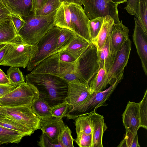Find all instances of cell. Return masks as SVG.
<instances>
[{"label": "cell", "instance_id": "6da1fadb", "mask_svg": "<svg viewBox=\"0 0 147 147\" xmlns=\"http://www.w3.org/2000/svg\"><path fill=\"white\" fill-rule=\"evenodd\" d=\"M26 82L35 87L39 97L44 99L51 107L66 100L68 83L55 75L30 72L25 76Z\"/></svg>", "mask_w": 147, "mask_h": 147}, {"label": "cell", "instance_id": "7a4b0ae2", "mask_svg": "<svg viewBox=\"0 0 147 147\" xmlns=\"http://www.w3.org/2000/svg\"><path fill=\"white\" fill-rule=\"evenodd\" d=\"M56 11L46 16L34 15L22 17L25 23L18 34L26 43L36 45L41 38L55 26Z\"/></svg>", "mask_w": 147, "mask_h": 147}, {"label": "cell", "instance_id": "3957f363", "mask_svg": "<svg viewBox=\"0 0 147 147\" xmlns=\"http://www.w3.org/2000/svg\"><path fill=\"white\" fill-rule=\"evenodd\" d=\"M76 62L69 63L61 61L58 52L45 58L36 66L31 72L54 75L63 79L68 83H81L76 73Z\"/></svg>", "mask_w": 147, "mask_h": 147}, {"label": "cell", "instance_id": "277c9868", "mask_svg": "<svg viewBox=\"0 0 147 147\" xmlns=\"http://www.w3.org/2000/svg\"><path fill=\"white\" fill-rule=\"evenodd\" d=\"M37 51L36 45L26 43L18 35L9 43L0 65L25 68Z\"/></svg>", "mask_w": 147, "mask_h": 147}, {"label": "cell", "instance_id": "5b68a950", "mask_svg": "<svg viewBox=\"0 0 147 147\" xmlns=\"http://www.w3.org/2000/svg\"><path fill=\"white\" fill-rule=\"evenodd\" d=\"M88 84L78 82L68 83V90L66 99L69 105L66 117L74 120L79 116L90 95Z\"/></svg>", "mask_w": 147, "mask_h": 147}, {"label": "cell", "instance_id": "8992f818", "mask_svg": "<svg viewBox=\"0 0 147 147\" xmlns=\"http://www.w3.org/2000/svg\"><path fill=\"white\" fill-rule=\"evenodd\" d=\"M39 95L35 87L25 82L0 98V107H10L31 105Z\"/></svg>", "mask_w": 147, "mask_h": 147}, {"label": "cell", "instance_id": "52a82bcc", "mask_svg": "<svg viewBox=\"0 0 147 147\" xmlns=\"http://www.w3.org/2000/svg\"><path fill=\"white\" fill-rule=\"evenodd\" d=\"M99 69L97 50L95 45H90L77 59L76 71L80 82L88 84Z\"/></svg>", "mask_w": 147, "mask_h": 147}, {"label": "cell", "instance_id": "ba28073f", "mask_svg": "<svg viewBox=\"0 0 147 147\" xmlns=\"http://www.w3.org/2000/svg\"><path fill=\"white\" fill-rule=\"evenodd\" d=\"M60 28L54 26L39 40L36 45L37 51L30 59L27 69L32 71L40 62L53 54L59 34Z\"/></svg>", "mask_w": 147, "mask_h": 147}, {"label": "cell", "instance_id": "9c48e42d", "mask_svg": "<svg viewBox=\"0 0 147 147\" xmlns=\"http://www.w3.org/2000/svg\"><path fill=\"white\" fill-rule=\"evenodd\" d=\"M89 20L107 15L111 16L115 24L120 21L119 17L117 4L111 0H81V6Z\"/></svg>", "mask_w": 147, "mask_h": 147}, {"label": "cell", "instance_id": "30bf717a", "mask_svg": "<svg viewBox=\"0 0 147 147\" xmlns=\"http://www.w3.org/2000/svg\"><path fill=\"white\" fill-rule=\"evenodd\" d=\"M0 110L11 119L34 132L39 129L40 119L33 111L31 105L4 107H0Z\"/></svg>", "mask_w": 147, "mask_h": 147}, {"label": "cell", "instance_id": "8fae6325", "mask_svg": "<svg viewBox=\"0 0 147 147\" xmlns=\"http://www.w3.org/2000/svg\"><path fill=\"white\" fill-rule=\"evenodd\" d=\"M68 4L75 34L91 43L88 27L89 19L83 8L78 4L68 3Z\"/></svg>", "mask_w": 147, "mask_h": 147}, {"label": "cell", "instance_id": "7c38bea8", "mask_svg": "<svg viewBox=\"0 0 147 147\" xmlns=\"http://www.w3.org/2000/svg\"><path fill=\"white\" fill-rule=\"evenodd\" d=\"M131 42L129 38L121 48L117 52L114 57L112 65L107 74L109 84L121 74L123 73L125 67L127 66L131 49Z\"/></svg>", "mask_w": 147, "mask_h": 147}, {"label": "cell", "instance_id": "4fadbf2b", "mask_svg": "<svg viewBox=\"0 0 147 147\" xmlns=\"http://www.w3.org/2000/svg\"><path fill=\"white\" fill-rule=\"evenodd\" d=\"M123 74L117 78L115 82L107 89L92 93L80 115L94 111L98 107L105 105L106 101L108 99L118 84L122 80Z\"/></svg>", "mask_w": 147, "mask_h": 147}, {"label": "cell", "instance_id": "5bb4252c", "mask_svg": "<svg viewBox=\"0 0 147 147\" xmlns=\"http://www.w3.org/2000/svg\"><path fill=\"white\" fill-rule=\"evenodd\" d=\"M138 103L129 101L122 114V121L126 133L137 134L140 127Z\"/></svg>", "mask_w": 147, "mask_h": 147}, {"label": "cell", "instance_id": "9a60e30c", "mask_svg": "<svg viewBox=\"0 0 147 147\" xmlns=\"http://www.w3.org/2000/svg\"><path fill=\"white\" fill-rule=\"evenodd\" d=\"M135 26L133 40L138 55L141 60L142 66L146 75H147V34L139 25L134 19Z\"/></svg>", "mask_w": 147, "mask_h": 147}, {"label": "cell", "instance_id": "2e32d148", "mask_svg": "<svg viewBox=\"0 0 147 147\" xmlns=\"http://www.w3.org/2000/svg\"><path fill=\"white\" fill-rule=\"evenodd\" d=\"M129 29L121 20L113 25L109 36L111 52L114 57L117 52L129 38Z\"/></svg>", "mask_w": 147, "mask_h": 147}, {"label": "cell", "instance_id": "e0dca14e", "mask_svg": "<svg viewBox=\"0 0 147 147\" xmlns=\"http://www.w3.org/2000/svg\"><path fill=\"white\" fill-rule=\"evenodd\" d=\"M65 125L62 118L52 116L45 119H40L39 129L53 142L60 144L58 139Z\"/></svg>", "mask_w": 147, "mask_h": 147}, {"label": "cell", "instance_id": "ac0fdd59", "mask_svg": "<svg viewBox=\"0 0 147 147\" xmlns=\"http://www.w3.org/2000/svg\"><path fill=\"white\" fill-rule=\"evenodd\" d=\"M90 117L92 135V147H103V134L107 129L104 117L94 111L88 113Z\"/></svg>", "mask_w": 147, "mask_h": 147}, {"label": "cell", "instance_id": "d6986e66", "mask_svg": "<svg viewBox=\"0 0 147 147\" xmlns=\"http://www.w3.org/2000/svg\"><path fill=\"white\" fill-rule=\"evenodd\" d=\"M54 25L61 28L69 29L74 33L68 3L62 2L61 5L57 10L55 16Z\"/></svg>", "mask_w": 147, "mask_h": 147}, {"label": "cell", "instance_id": "ffe728a7", "mask_svg": "<svg viewBox=\"0 0 147 147\" xmlns=\"http://www.w3.org/2000/svg\"><path fill=\"white\" fill-rule=\"evenodd\" d=\"M7 6L11 13L21 17L34 15L31 11L32 0H7Z\"/></svg>", "mask_w": 147, "mask_h": 147}, {"label": "cell", "instance_id": "44dd1931", "mask_svg": "<svg viewBox=\"0 0 147 147\" xmlns=\"http://www.w3.org/2000/svg\"><path fill=\"white\" fill-rule=\"evenodd\" d=\"M114 24V20L111 16L107 15L104 17L99 33L95 39L91 42L95 45L97 50H101L104 46Z\"/></svg>", "mask_w": 147, "mask_h": 147}, {"label": "cell", "instance_id": "7402d4cb", "mask_svg": "<svg viewBox=\"0 0 147 147\" xmlns=\"http://www.w3.org/2000/svg\"><path fill=\"white\" fill-rule=\"evenodd\" d=\"M108 84L109 83L107 73L104 67H103L99 69L88 84L90 90L92 93L104 90Z\"/></svg>", "mask_w": 147, "mask_h": 147}, {"label": "cell", "instance_id": "603a6c76", "mask_svg": "<svg viewBox=\"0 0 147 147\" xmlns=\"http://www.w3.org/2000/svg\"><path fill=\"white\" fill-rule=\"evenodd\" d=\"M97 55L99 69L104 67L108 74L113 63L114 57L110 50L109 36L102 48L100 50H97Z\"/></svg>", "mask_w": 147, "mask_h": 147}, {"label": "cell", "instance_id": "cb8c5ba5", "mask_svg": "<svg viewBox=\"0 0 147 147\" xmlns=\"http://www.w3.org/2000/svg\"><path fill=\"white\" fill-rule=\"evenodd\" d=\"M91 43L76 34L72 41L65 49L77 59Z\"/></svg>", "mask_w": 147, "mask_h": 147}, {"label": "cell", "instance_id": "d4e9b609", "mask_svg": "<svg viewBox=\"0 0 147 147\" xmlns=\"http://www.w3.org/2000/svg\"><path fill=\"white\" fill-rule=\"evenodd\" d=\"M25 136L23 133L0 126V145L18 144Z\"/></svg>", "mask_w": 147, "mask_h": 147}, {"label": "cell", "instance_id": "484cf974", "mask_svg": "<svg viewBox=\"0 0 147 147\" xmlns=\"http://www.w3.org/2000/svg\"><path fill=\"white\" fill-rule=\"evenodd\" d=\"M18 35L11 20L0 23V44L10 43Z\"/></svg>", "mask_w": 147, "mask_h": 147}, {"label": "cell", "instance_id": "4316f807", "mask_svg": "<svg viewBox=\"0 0 147 147\" xmlns=\"http://www.w3.org/2000/svg\"><path fill=\"white\" fill-rule=\"evenodd\" d=\"M134 16L139 25L147 34V0H138Z\"/></svg>", "mask_w": 147, "mask_h": 147}, {"label": "cell", "instance_id": "83f0119b", "mask_svg": "<svg viewBox=\"0 0 147 147\" xmlns=\"http://www.w3.org/2000/svg\"><path fill=\"white\" fill-rule=\"evenodd\" d=\"M76 35L69 29L60 28L56 47L53 54L66 49L74 39Z\"/></svg>", "mask_w": 147, "mask_h": 147}, {"label": "cell", "instance_id": "f1b7e54d", "mask_svg": "<svg viewBox=\"0 0 147 147\" xmlns=\"http://www.w3.org/2000/svg\"><path fill=\"white\" fill-rule=\"evenodd\" d=\"M33 111L41 119H44L52 116L51 107L43 99L39 97L31 105Z\"/></svg>", "mask_w": 147, "mask_h": 147}, {"label": "cell", "instance_id": "f546056e", "mask_svg": "<svg viewBox=\"0 0 147 147\" xmlns=\"http://www.w3.org/2000/svg\"><path fill=\"white\" fill-rule=\"evenodd\" d=\"M0 126L30 136L34 133L29 129L17 121L8 117L0 118Z\"/></svg>", "mask_w": 147, "mask_h": 147}, {"label": "cell", "instance_id": "4dcf8cb0", "mask_svg": "<svg viewBox=\"0 0 147 147\" xmlns=\"http://www.w3.org/2000/svg\"><path fill=\"white\" fill-rule=\"evenodd\" d=\"M74 120L77 134L81 131L88 134H92L91 121L88 113L81 115Z\"/></svg>", "mask_w": 147, "mask_h": 147}, {"label": "cell", "instance_id": "1f68e13d", "mask_svg": "<svg viewBox=\"0 0 147 147\" xmlns=\"http://www.w3.org/2000/svg\"><path fill=\"white\" fill-rule=\"evenodd\" d=\"M7 74L10 85L16 87L25 82L22 72L19 68L10 67L7 71Z\"/></svg>", "mask_w": 147, "mask_h": 147}, {"label": "cell", "instance_id": "d6a6232c", "mask_svg": "<svg viewBox=\"0 0 147 147\" xmlns=\"http://www.w3.org/2000/svg\"><path fill=\"white\" fill-rule=\"evenodd\" d=\"M61 3L60 0H47L43 6L35 11L34 15L46 16L51 14L56 11Z\"/></svg>", "mask_w": 147, "mask_h": 147}, {"label": "cell", "instance_id": "836d02e7", "mask_svg": "<svg viewBox=\"0 0 147 147\" xmlns=\"http://www.w3.org/2000/svg\"><path fill=\"white\" fill-rule=\"evenodd\" d=\"M104 17H101L89 20L88 27L91 42L97 37L103 24Z\"/></svg>", "mask_w": 147, "mask_h": 147}, {"label": "cell", "instance_id": "e575fe53", "mask_svg": "<svg viewBox=\"0 0 147 147\" xmlns=\"http://www.w3.org/2000/svg\"><path fill=\"white\" fill-rule=\"evenodd\" d=\"M71 131L67 125L64 127L58 139V142L63 147H73L75 139L71 135Z\"/></svg>", "mask_w": 147, "mask_h": 147}, {"label": "cell", "instance_id": "d590c367", "mask_svg": "<svg viewBox=\"0 0 147 147\" xmlns=\"http://www.w3.org/2000/svg\"><path fill=\"white\" fill-rule=\"evenodd\" d=\"M140 118V127L147 129V90L141 101L138 103Z\"/></svg>", "mask_w": 147, "mask_h": 147}, {"label": "cell", "instance_id": "8d00e7d4", "mask_svg": "<svg viewBox=\"0 0 147 147\" xmlns=\"http://www.w3.org/2000/svg\"><path fill=\"white\" fill-rule=\"evenodd\" d=\"M119 147H140L138 142L137 134L126 133L125 137L117 146Z\"/></svg>", "mask_w": 147, "mask_h": 147}, {"label": "cell", "instance_id": "74e56055", "mask_svg": "<svg viewBox=\"0 0 147 147\" xmlns=\"http://www.w3.org/2000/svg\"><path fill=\"white\" fill-rule=\"evenodd\" d=\"M77 134V137L74 141L79 147H92V134H88L81 131Z\"/></svg>", "mask_w": 147, "mask_h": 147}, {"label": "cell", "instance_id": "f35d334b", "mask_svg": "<svg viewBox=\"0 0 147 147\" xmlns=\"http://www.w3.org/2000/svg\"><path fill=\"white\" fill-rule=\"evenodd\" d=\"M69 107V104L66 101L51 107L52 116L62 119L66 117L68 111Z\"/></svg>", "mask_w": 147, "mask_h": 147}, {"label": "cell", "instance_id": "ab89813d", "mask_svg": "<svg viewBox=\"0 0 147 147\" xmlns=\"http://www.w3.org/2000/svg\"><path fill=\"white\" fill-rule=\"evenodd\" d=\"M37 145L41 147H63L60 144L55 143L45 134L42 132Z\"/></svg>", "mask_w": 147, "mask_h": 147}, {"label": "cell", "instance_id": "60d3db41", "mask_svg": "<svg viewBox=\"0 0 147 147\" xmlns=\"http://www.w3.org/2000/svg\"><path fill=\"white\" fill-rule=\"evenodd\" d=\"M11 12L2 0H0V23L11 20Z\"/></svg>", "mask_w": 147, "mask_h": 147}, {"label": "cell", "instance_id": "b9f144b4", "mask_svg": "<svg viewBox=\"0 0 147 147\" xmlns=\"http://www.w3.org/2000/svg\"><path fill=\"white\" fill-rule=\"evenodd\" d=\"M10 16L11 20L18 34L20 30L24 26L25 22L22 17L13 13H11Z\"/></svg>", "mask_w": 147, "mask_h": 147}, {"label": "cell", "instance_id": "7bdbcfd3", "mask_svg": "<svg viewBox=\"0 0 147 147\" xmlns=\"http://www.w3.org/2000/svg\"><path fill=\"white\" fill-rule=\"evenodd\" d=\"M59 58L61 61L69 63L76 62L77 59L65 49L59 52Z\"/></svg>", "mask_w": 147, "mask_h": 147}, {"label": "cell", "instance_id": "ee69618b", "mask_svg": "<svg viewBox=\"0 0 147 147\" xmlns=\"http://www.w3.org/2000/svg\"><path fill=\"white\" fill-rule=\"evenodd\" d=\"M138 0H127L124 9L131 15L134 16Z\"/></svg>", "mask_w": 147, "mask_h": 147}, {"label": "cell", "instance_id": "f6af8a7d", "mask_svg": "<svg viewBox=\"0 0 147 147\" xmlns=\"http://www.w3.org/2000/svg\"><path fill=\"white\" fill-rule=\"evenodd\" d=\"M16 88V87L11 85H0V98Z\"/></svg>", "mask_w": 147, "mask_h": 147}, {"label": "cell", "instance_id": "bcb514c9", "mask_svg": "<svg viewBox=\"0 0 147 147\" xmlns=\"http://www.w3.org/2000/svg\"><path fill=\"white\" fill-rule=\"evenodd\" d=\"M47 0H32V7L31 11L34 13L35 11L42 6L45 3Z\"/></svg>", "mask_w": 147, "mask_h": 147}, {"label": "cell", "instance_id": "7dc6e473", "mask_svg": "<svg viewBox=\"0 0 147 147\" xmlns=\"http://www.w3.org/2000/svg\"><path fill=\"white\" fill-rule=\"evenodd\" d=\"M0 85H10L7 76L0 69Z\"/></svg>", "mask_w": 147, "mask_h": 147}, {"label": "cell", "instance_id": "c3c4849f", "mask_svg": "<svg viewBox=\"0 0 147 147\" xmlns=\"http://www.w3.org/2000/svg\"><path fill=\"white\" fill-rule=\"evenodd\" d=\"M9 43L0 44V63L3 59L7 50Z\"/></svg>", "mask_w": 147, "mask_h": 147}, {"label": "cell", "instance_id": "681fc988", "mask_svg": "<svg viewBox=\"0 0 147 147\" xmlns=\"http://www.w3.org/2000/svg\"><path fill=\"white\" fill-rule=\"evenodd\" d=\"M64 2L74 3L81 5V0H65Z\"/></svg>", "mask_w": 147, "mask_h": 147}, {"label": "cell", "instance_id": "f907efd6", "mask_svg": "<svg viewBox=\"0 0 147 147\" xmlns=\"http://www.w3.org/2000/svg\"><path fill=\"white\" fill-rule=\"evenodd\" d=\"M113 2L119 5L127 2V0H111Z\"/></svg>", "mask_w": 147, "mask_h": 147}, {"label": "cell", "instance_id": "816d5d0a", "mask_svg": "<svg viewBox=\"0 0 147 147\" xmlns=\"http://www.w3.org/2000/svg\"><path fill=\"white\" fill-rule=\"evenodd\" d=\"M7 117V116L0 110V118Z\"/></svg>", "mask_w": 147, "mask_h": 147}, {"label": "cell", "instance_id": "f5cc1de1", "mask_svg": "<svg viewBox=\"0 0 147 147\" xmlns=\"http://www.w3.org/2000/svg\"><path fill=\"white\" fill-rule=\"evenodd\" d=\"M3 2L5 4L7 7V0H2Z\"/></svg>", "mask_w": 147, "mask_h": 147}, {"label": "cell", "instance_id": "db71d44e", "mask_svg": "<svg viewBox=\"0 0 147 147\" xmlns=\"http://www.w3.org/2000/svg\"><path fill=\"white\" fill-rule=\"evenodd\" d=\"M60 1L61 2H62L65 1V0H60Z\"/></svg>", "mask_w": 147, "mask_h": 147}]
</instances>
